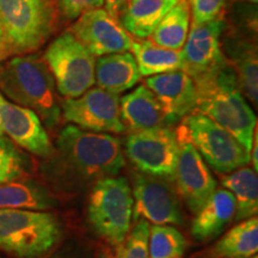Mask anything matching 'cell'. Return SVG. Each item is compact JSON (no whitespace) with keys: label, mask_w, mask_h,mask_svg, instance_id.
I'll use <instances>...</instances> for the list:
<instances>
[{"label":"cell","mask_w":258,"mask_h":258,"mask_svg":"<svg viewBox=\"0 0 258 258\" xmlns=\"http://www.w3.org/2000/svg\"><path fill=\"white\" fill-rule=\"evenodd\" d=\"M222 30L224 22L221 19L205 24H192L182 50L183 71L192 80L207 76L227 61L220 46Z\"/></svg>","instance_id":"14"},{"label":"cell","mask_w":258,"mask_h":258,"mask_svg":"<svg viewBox=\"0 0 258 258\" xmlns=\"http://www.w3.org/2000/svg\"><path fill=\"white\" fill-rule=\"evenodd\" d=\"M60 237V222L51 213L0 209V249L5 252L37 258L49 252Z\"/></svg>","instance_id":"4"},{"label":"cell","mask_w":258,"mask_h":258,"mask_svg":"<svg viewBox=\"0 0 258 258\" xmlns=\"http://www.w3.org/2000/svg\"><path fill=\"white\" fill-rule=\"evenodd\" d=\"M27 171V158L8 139L0 138V184L22 178Z\"/></svg>","instance_id":"28"},{"label":"cell","mask_w":258,"mask_h":258,"mask_svg":"<svg viewBox=\"0 0 258 258\" xmlns=\"http://www.w3.org/2000/svg\"><path fill=\"white\" fill-rule=\"evenodd\" d=\"M97 258H115V257L112 256V254L109 252V251H102V252L98 254V257H97Z\"/></svg>","instance_id":"33"},{"label":"cell","mask_w":258,"mask_h":258,"mask_svg":"<svg viewBox=\"0 0 258 258\" xmlns=\"http://www.w3.org/2000/svg\"><path fill=\"white\" fill-rule=\"evenodd\" d=\"M125 156L145 175L175 178L178 159L176 132L170 127H157L132 132L125 139Z\"/></svg>","instance_id":"9"},{"label":"cell","mask_w":258,"mask_h":258,"mask_svg":"<svg viewBox=\"0 0 258 258\" xmlns=\"http://www.w3.org/2000/svg\"><path fill=\"white\" fill-rule=\"evenodd\" d=\"M173 179L135 173L133 178V218L154 225H180L183 222L180 198Z\"/></svg>","instance_id":"10"},{"label":"cell","mask_w":258,"mask_h":258,"mask_svg":"<svg viewBox=\"0 0 258 258\" xmlns=\"http://www.w3.org/2000/svg\"><path fill=\"white\" fill-rule=\"evenodd\" d=\"M178 0H129L118 16L125 31L138 38L152 36L158 24Z\"/></svg>","instance_id":"20"},{"label":"cell","mask_w":258,"mask_h":258,"mask_svg":"<svg viewBox=\"0 0 258 258\" xmlns=\"http://www.w3.org/2000/svg\"><path fill=\"white\" fill-rule=\"evenodd\" d=\"M128 2L129 0H104L105 11L109 15H111L112 17L118 19V16H120L121 11L127 5Z\"/></svg>","instance_id":"32"},{"label":"cell","mask_w":258,"mask_h":258,"mask_svg":"<svg viewBox=\"0 0 258 258\" xmlns=\"http://www.w3.org/2000/svg\"><path fill=\"white\" fill-rule=\"evenodd\" d=\"M194 83L198 111L226 129L250 153L257 117L240 91L233 66L227 60L218 70Z\"/></svg>","instance_id":"1"},{"label":"cell","mask_w":258,"mask_h":258,"mask_svg":"<svg viewBox=\"0 0 258 258\" xmlns=\"http://www.w3.org/2000/svg\"><path fill=\"white\" fill-rule=\"evenodd\" d=\"M258 252V219L240 221L226 233L214 247L219 258H250Z\"/></svg>","instance_id":"24"},{"label":"cell","mask_w":258,"mask_h":258,"mask_svg":"<svg viewBox=\"0 0 258 258\" xmlns=\"http://www.w3.org/2000/svg\"><path fill=\"white\" fill-rule=\"evenodd\" d=\"M250 258H258V257H257V254H256V256H252V257H250Z\"/></svg>","instance_id":"36"},{"label":"cell","mask_w":258,"mask_h":258,"mask_svg":"<svg viewBox=\"0 0 258 258\" xmlns=\"http://www.w3.org/2000/svg\"><path fill=\"white\" fill-rule=\"evenodd\" d=\"M150 227L147 220H138L133 230H131L125 239L117 246L116 258H150Z\"/></svg>","instance_id":"29"},{"label":"cell","mask_w":258,"mask_h":258,"mask_svg":"<svg viewBox=\"0 0 258 258\" xmlns=\"http://www.w3.org/2000/svg\"><path fill=\"white\" fill-rule=\"evenodd\" d=\"M120 114L125 129L131 132L170 127L169 118L159 99L145 85L122 97Z\"/></svg>","instance_id":"17"},{"label":"cell","mask_w":258,"mask_h":258,"mask_svg":"<svg viewBox=\"0 0 258 258\" xmlns=\"http://www.w3.org/2000/svg\"><path fill=\"white\" fill-rule=\"evenodd\" d=\"M95 78L99 89L118 95L137 85L141 74L133 54L124 51L99 57L96 61Z\"/></svg>","instance_id":"19"},{"label":"cell","mask_w":258,"mask_h":258,"mask_svg":"<svg viewBox=\"0 0 258 258\" xmlns=\"http://www.w3.org/2000/svg\"><path fill=\"white\" fill-rule=\"evenodd\" d=\"M133 206V194L125 177H103L97 179L90 194L89 222L99 237L118 246L131 231Z\"/></svg>","instance_id":"5"},{"label":"cell","mask_w":258,"mask_h":258,"mask_svg":"<svg viewBox=\"0 0 258 258\" xmlns=\"http://www.w3.org/2000/svg\"><path fill=\"white\" fill-rule=\"evenodd\" d=\"M57 92L64 98H77L95 85V56L72 32H64L44 53Z\"/></svg>","instance_id":"7"},{"label":"cell","mask_w":258,"mask_h":258,"mask_svg":"<svg viewBox=\"0 0 258 258\" xmlns=\"http://www.w3.org/2000/svg\"><path fill=\"white\" fill-rule=\"evenodd\" d=\"M131 50L141 76L152 77L172 71H183L182 50L166 49L150 41H133Z\"/></svg>","instance_id":"23"},{"label":"cell","mask_w":258,"mask_h":258,"mask_svg":"<svg viewBox=\"0 0 258 258\" xmlns=\"http://www.w3.org/2000/svg\"><path fill=\"white\" fill-rule=\"evenodd\" d=\"M64 120L96 133H123L120 98L99 88L90 89L77 98H66L61 104Z\"/></svg>","instance_id":"11"},{"label":"cell","mask_w":258,"mask_h":258,"mask_svg":"<svg viewBox=\"0 0 258 258\" xmlns=\"http://www.w3.org/2000/svg\"><path fill=\"white\" fill-rule=\"evenodd\" d=\"M57 3L61 12L69 19H76L104 5V0H57Z\"/></svg>","instance_id":"31"},{"label":"cell","mask_w":258,"mask_h":258,"mask_svg":"<svg viewBox=\"0 0 258 258\" xmlns=\"http://www.w3.org/2000/svg\"><path fill=\"white\" fill-rule=\"evenodd\" d=\"M176 135L178 159L173 180H176L179 198L186 203L189 211L196 214L217 190V180L206 165V161L190 143L182 125L176 131Z\"/></svg>","instance_id":"12"},{"label":"cell","mask_w":258,"mask_h":258,"mask_svg":"<svg viewBox=\"0 0 258 258\" xmlns=\"http://www.w3.org/2000/svg\"><path fill=\"white\" fill-rule=\"evenodd\" d=\"M190 8L186 0H178L164 16L152 34L157 46L171 50H182L189 34Z\"/></svg>","instance_id":"25"},{"label":"cell","mask_w":258,"mask_h":258,"mask_svg":"<svg viewBox=\"0 0 258 258\" xmlns=\"http://www.w3.org/2000/svg\"><path fill=\"white\" fill-rule=\"evenodd\" d=\"M55 89L49 67L36 55L14 57L0 66V90L15 104L34 111L48 128L61 118Z\"/></svg>","instance_id":"2"},{"label":"cell","mask_w":258,"mask_h":258,"mask_svg":"<svg viewBox=\"0 0 258 258\" xmlns=\"http://www.w3.org/2000/svg\"><path fill=\"white\" fill-rule=\"evenodd\" d=\"M55 202L43 186L34 182H8L0 184V209L44 211Z\"/></svg>","instance_id":"22"},{"label":"cell","mask_w":258,"mask_h":258,"mask_svg":"<svg viewBox=\"0 0 258 258\" xmlns=\"http://www.w3.org/2000/svg\"><path fill=\"white\" fill-rule=\"evenodd\" d=\"M3 95L2 93H0V97H2ZM3 135H4V132H3V128H2V122H0V138L3 137Z\"/></svg>","instance_id":"35"},{"label":"cell","mask_w":258,"mask_h":258,"mask_svg":"<svg viewBox=\"0 0 258 258\" xmlns=\"http://www.w3.org/2000/svg\"><path fill=\"white\" fill-rule=\"evenodd\" d=\"M226 0H189L192 12V24H205L219 19Z\"/></svg>","instance_id":"30"},{"label":"cell","mask_w":258,"mask_h":258,"mask_svg":"<svg viewBox=\"0 0 258 258\" xmlns=\"http://www.w3.org/2000/svg\"><path fill=\"white\" fill-rule=\"evenodd\" d=\"M221 184L233 194L237 221L256 217L258 212L257 172L249 167H240L230 175L221 176Z\"/></svg>","instance_id":"21"},{"label":"cell","mask_w":258,"mask_h":258,"mask_svg":"<svg viewBox=\"0 0 258 258\" xmlns=\"http://www.w3.org/2000/svg\"><path fill=\"white\" fill-rule=\"evenodd\" d=\"M230 48L233 57V69L237 74L238 85L252 104L258 99V63L256 48L247 42H239Z\"/></svg>","instance_id":"26"},{"label":"cell","mask_w":258,"mask_h":258,"mask_svg":"<svg viewBox=\"0 0 258 258\" xmlns=\"http://www.w3.org/2000/svg\"><path fill=\"white\" fill-rule=\"evenodd\" d=\"M63 163L82 179L117 175L125 166L121 141L110 134L66 125L56 141Z\"/></svg>","instance_id":"3"},{"label":"cell","mask_w":258,"mask_h":258,"mask_svg":"<svg viewBox=\"0 0 258 258\" xmlns=\"http://www.w3.org/2000/svg\"><path fill=\"white\" fill-rule=\"evenodd\" d=\"M3 48V31H2V27H0V50Z\"/></svg>","instance_id":"34"},{"label":"cell","mask_w":258,"mask_h":258,"mask_svg":"<svg viewBox=\"0 0 258 258\" xmlns=\"http://www.w3.org/2000/svg\"><path fill=\"white\" fill-rule=\"evenodd\" d=\"M51 0H0L3 46L14 53H29L46 42L53 31Z\"/></svg>","instance_id":"6"},{"label":"cell","mask_w":258,"mask_h":258,"mask_svg":"<svg viewBox=\"0 0 258 258\" xmlns=\"http://www.w3.org/2000/svg\"><path fill=\"white\" fill-rule=\"evenodd\" d=\"M0 122L3 132L18 146L38 157L53 153L50 139L40 117L30 109L17 105L0 97Z\"/></svg>","instance_id":"15"},{"label":"cell","mask_w":258,"mask_h":258,"mask_svg":"<svg viewBox=\"0 0 258 258\" xmlns=\"http://www.w3.org/2000/svg\"><path fill=\"white\" fill-rule=\"evenodd\" d=\"M71 32L93 56L129 51L133 40L117 18L97 9L80 16Z\"/></svg>","instance_id":"13"},{"label":"cell","mask_w":258,"mask_h":258,"mask_svg":"<svg viewBox=\"0 0 258 258\" xmlns=\"http://www.w3.org/2000/svg\"><path fill=\"white\" fill-rule=\"evenodd\" d=\"M186 137L213 170L227 173L250 163V153L226 129L207 116L192 111L185 116L183 123Z\"/></svg>","instance_id":"8"},{"label":"cell","mask_w":258,"mask_h":258,"mask_svg":"<svg viewBox=\"0 0 258 258\" xmlns=\"http://www.w3.org/2000/svg\"><path fill=\"white\" fill-rule=\"evenodd\" d=\"M185 245L184 235L173 226L153 225L150 227V258H180Z\"/></svg>","instance_id":"27"},{"label":"cell","mask_w":258,"mask_h":258,"mask_svg":"<svg viewBox=\"0 0 258 258\" xmlns=\"http://www.w3.org/2000/svg\"><path fill=\"white\" fill-rule=\"evenodd\" d=\"M146 86L165 110L170 125L175 124L196 109V88L192 78L184 71H172L148 77Z\"/></svg>","instance_id":"16"},{"label":"cell","mask_w":258,"mask_h":258,"mask_svg":"<svg viewBox=\"0 0 258 258\" xmlns=\"http://www.w3.org/2000/svg\"><path fill=\"white\" fill-rule=\"evenodd\" d=\"M235 199L227 189H217L211 199L195 214L191 234L198 241H207L217 237L234 218Z\"/></svg>","instance_id":"18"}]
</instances>
